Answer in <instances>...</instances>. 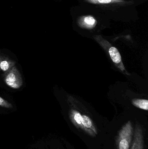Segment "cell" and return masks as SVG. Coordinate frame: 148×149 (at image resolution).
I'll use <instances>...</instances> for the list:
<instances>
[{
    "mask_svg": "<svg viewBox=\"0 0 148 149\" xmlns=\"http://www.w3.org/2000/svg\"><path fill=\"white\" fill-rule=\"evenodd\" d=\"M0 107L8 109L12 108L13 107V106L11 103H10L1 96H0Z\"/></svg>",
    "mask_w": 148,
    "mask_h": 149,
    "instance_id": "9c48e42d",
    "label": "cell"
},
{
    "mask_svg": "<svg viewBox=\"0 0 148 149\" xmlns=\"http://www.w3.org/2000/svg\"><path fill=\"white\" fill-rule=\"evenodd\" d=\"M4 81L7 86L14 89L20 88L23 83L21 73L15 66L6 72Z\"/></svg>",
    "mask_w": 148,
    "mask_h": 149,
    "instance_id": "3957f363",
    "label": "cell"
},
{
    "mask_svg": "<svg viewBox=\"0 0 148 149\" xmlns=\"http://www.w3.org/2000/svg\"><path fill=\"white\" fill-rule=\"evenodd\" d=\"M133 127L131 122L128 121L120 130L116 140L118 149H129L132 143Z\"/></svg>",
    "mask_w": 148,
    "mask_h": 149,
    "instance_id": "7a4b0ae2",
    "label": "cell"
},
{
    "mask_svg": "<svg viewBox=\"0 0 148 149\" xmlns=\"http://www.w3.org/2000/svg\"><path fill=\"white\" fill-rule=\"evenodd\" d=\"M132 103L136 107L143 110H148V101L144 99H135L133 100Z\"/></svg>",
    "mask_w": 148,
    "mask_h": 149,
    "instance_id": "ba28073f",
    "label": "cell"
},
{
    "mask_svg": "<svg viewBox=\"0 0 148 149\" xmlns=\"http://www.w3.org/2000/svg\"><path fill=\"white\" fill-rule=\"evenodd\" d=\"M94 38L108 54L115 66L123 74L130 75L125 69V66L123 63L121 56L118 49L115 47L112 46V45L108 41L104 39L101 36H95Z\"/></svg>",
    "mask_w": 148,
    "mask_h": 149,
    "instance_id": "6da1fadb",
    "label": "cell"
},
{
    "mask_svg": "<svg viewBox=\"0 0 148 149\" xmlns=\"http://www.w3.org/2000/svg\"><path fill=\"white\" fill-rule=\"evenodd\" d=\"M15 62L8 58L0 55V70L7 72L15 65Z\"/></svg>",
    "mask_w": 148,
    "mask_h": 149,
    "instance_id": "52a82bcc",
    "label": "cell"
},
{
    "mask_svg": "<svg viewBox=\"0 0 148 149\" xmlns=\"http://www.w3.org/2000/svg\"><path fill=\"white\" fill-rule=\"evenodd\" d=\"M144 149V138L142 128L139 125H136L134 134V141L130 149Z\"/></svg>",
    "mask_w": 148,
    "mask_h": 149,
    "instance_id": "8992f818",
    "label": "cell"
},
{
    "mask_svg": "<svg viewBox=\"0 0 148 149\" xmlns=\"http://www.w3.org/2000/svg\"><path fill=\"white\" fill-rule=\"evenodd\" d=\"M84 1L91 4L100 5L106 7H120L134 4V1L124 0H84Z\"/></svg>",
    "mask_w": 148,
    "mask_h": 149,
    "instance_id": "277c9868",
    "label": "cell"
},
{
    "mask_svg": "<svg viewBox=\"0 0 148 149\" xmlns=\"http://www.w3.org/2000/svg\"><path fill=\"white\" fill-rule=\"evenodd\" d=\"M77 24L82 29H92L97 24V20L92 15H84L77 18Z\"/></svg>",
    "mask_w": 148,
    "mask_h": 149,
    "instance_id": "5b68a950",
    "label": "cell"
}]
</instances>
